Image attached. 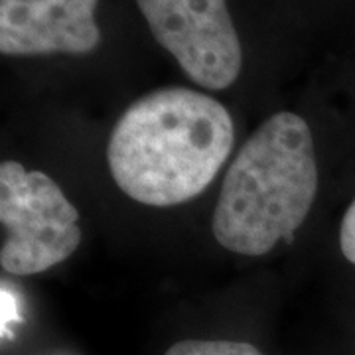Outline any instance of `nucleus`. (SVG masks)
<instances>
[{
    "label": "nucleus",
    "mask_w": 355,
    "mask_h": 355,
    "mask_svg": "<svg viewBox=\"0 0 355 355\" xmlns=\"http://www.w3.org/2000/svg\"><path fill=\"white\" fill-rule=\"evenodd\" d=\"M137 6L193 83L223 91L237 81L243 50L227 0H137Z\"/></svg>",
    "instance_id": "obj_4"
},
{
    "label": "nucleus",
    "mask_w": 355,
    "mask_h": 355,
    "mask_svg": "<svg viewBox=\"0 0 355 355\" xmlns=\"http://www.w3.org/2000/svg\"><path fill=\"white\" fill-rule=\"evenodd\" d=\"M18 310H16V300L12 292L2 288V336L6 338V331L10 328L12 322H18Z\"/></svg>",
    "instance_id": "obj_8"
},
{
    "label": "nucleus",
    "mask_w": 355,
    "mask_h": 355,
    "mask_svg": "<svg viewBox=\"0 0 355 355\" xmlns=\"http://www.w3.org/2000/svg\"><path fill=\"white\" fill-rule=\"evenodd\" d=\"M164 355H263L254 345L227 340H182Z\"/></svg>",
    "instance_id": "obj_6"
},
{
    "label": "nucleus",
    "mask_w": 355,
    "mask_h": 355,
    "mask_svg": "<svg viewBox=\"0 0 355 355\" xmlns=\"http://www.w3.org/2000/svg\"><path fill=\"white\" fill-rule=\"evenodd\" d=\"M235 142L229 111L211 95L162 87L142 95L107 142L114 184L135 202L172 207L200 196Z\"/></svg>",
    "instance_id": "obj_1"
},
{
    "label": "nucleus",
    "mask_w": 355,
    "mask_h": 355,
    "mask_svg": "<svg viewBox=\"0 0 355 355\" xmlns=\"http://www.w3.org/2000/svg\"><path fill=\"white\" fill-rule=\"evenodd\" d=\"M340 247L343 257L355 265V200L347 207L340 227Z\"/></svg>",
    "instance_id": "obj_7"
},
{
    "label": "nucleus",
    "mask_w": 355,
    "mask_h": 355,
    "mask_svg": "<svg viewBox=\"0 0 355 355\" xmlns=\"http://www.w3.org/2000/svg\"><path fill=\"white\" fill-rule=\"evenodd\" d=\"M0 265L6 272L28 277L64 263L81 243L76 205L44 172L20 162L0 166Z\"/></svg>",
    "instance_id": "obj_3"
},
{
    "label": "nucleus",
    "mask_w": 355,
    "mask_h": 355,
    "mask_svg": "<svg viewBox=\"0 0 355 355\" xmlns=\"http://www.w3.org/2000/svg\"><path fill=\"white\" fill-rule=\"evenodd\" d=\"M99 0H0L2 55H81L101 42Z\"/></svg>",
    "instance_id": "obj_5"
},
{
    "label": "nucleus",
    "mask_w": 355,
    "mask_h": 355,
    "mask_svg": "<svg viewBox=\"0 0 355 355\" xmlns=\"http://www.w3.org/2000/svg\"><path fill=\"white\" fill-rule=\"evenodd\" d=\"M318 193L310 127L282 111L268 116L229 164L211 231L231 253L261 257L280 239L292 241Z\"/></svg>",
    "instance_id": "obj_2"
}]
</instances>
